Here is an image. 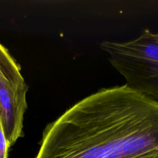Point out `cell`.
Listing matches in <instances>:
<instances>
[{
    "mask_svg": "<svg viewBox=\"0 0 158 158\" xmlns=\"http://www.w3.org/2000/svg\"><path fill=\"white\" fill-rule=\"evenodd\" d=\"M36 158H158V102L102 88L46 126Z\"/></svg>",
    "mask_w": 158,
    "mask_h": 158,
    "instance_id": "obj_1",
    "label": "cell"
},
{
    "mask_svg": "<svg viewBox=\"0 0 158 158\" xmlns=\"http://www.w3.org/2000/svg\"><path fill=\"white\" fill-rule=\"evenodd\" d=\"M111 65L124 77L126 86L158 102V33L146 29L136 39L101 43Z\"/></svg>",
    "mask_w": 158,
    "mask_h": 158,
    "instance_id": "obj_2",
    "label": "cell"
},
{
    "mask_svg": "<svg viewBox=\"0 0 158 158\" xmlns=\"http://www.w3.org/2000/svg\"><path fill=\"white\" fill-rule=\"evenodd\" d=\"M28 88L19 65L0 43V122L9 147L22 135Z\"/></svg>",
    "mask_w": 158,
    "mask_h": 158,
    "instance_id": "obj_3",
    "label": "cell"
},
{
    "mask_svg": "<svg viewBox=\"0 0 158 158\" xmlns=\"http://www.w3.org/2000/svg\"><path fill=\"white\" fill-rule=\"evenodd\" d=\"M9 148L0 122V158H7Z\"/></svg>",
    "mask_w": 158,
    "mask_h": 158,
    "instance_id": "obj_4",
    "label": "cell"
}]
</instances>
